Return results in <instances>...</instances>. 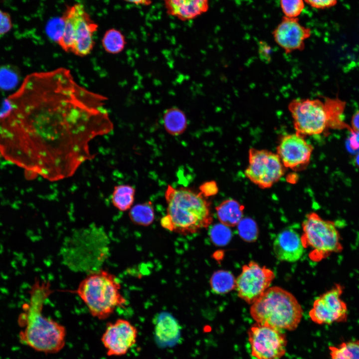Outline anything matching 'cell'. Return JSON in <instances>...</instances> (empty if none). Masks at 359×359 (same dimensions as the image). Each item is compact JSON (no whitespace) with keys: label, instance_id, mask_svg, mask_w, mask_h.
<instances>
[{"label":"cell","instance_id":"e0dca14e","mask_svg":"<svg viewBox=\"0 0 359 359\" xmlns=\"http://www.w3.org/2000/svg\"><path fill=\"white\" fill-rule=\"evenodd\" d=\"M167 14L185 21L206 12L209 0H162Z\"/></svg>","mask_w":359,"mask_h":359},{"label":"cell","instance_id":"7c38bea8","mask_svg":"<svg viewBox=\"0 0 359 359\" xmlns=\"http://www.w3.org/2000/svg\"><path fill=\"white\" fill-rule=\"evenodd\" d=\"M344 290L343 285L336 283L317 298L309 313L311 320L318 325L346 322L349 311L347 303L342 299Z\"/></svg>","mask_w":359,"mask_h":359},{"label":"cell","instance_id":"83f0119b","mask_svg":"<svg viewBox=\"0 0 359 359\" xmlns=\"http://www.w3.org/2000/svg\"><path fill=\"white\" fill-rule=\"evenodd\" d=\"M209 234L212 242L219 246L228 243L232 236L229 227L221 223L213 225L210 228Z\"/></svg>","mask_w":359,"mask_h":359},{"label":"cell","instance_id":"cb8c5ba5","mask_svg":"<svg viewBox=\"0 0 359 359\" xmlns=\"http://www.w3.org/2000/svg\"><path fill=\"white\" fill-rule=\"evenodd\" d=\"M127 44L125 35L116 28L107 30L102 38V45L106 52L112 54H117L122 52Z\"/></svg>","mask_w":359,"mask_h":359},{"label":"cell","instance_id":"52a82bcc","mask_svg":"<svg viewBox=\"0 0 359 359\" xmlns=\"http://www.w3.org/2000/svg\"><path fill=\"white\" fill-rule=\"evenodd\" d=\"M302 241L305 248L311 249L309 256L312 260L320 261L343 251L341 235L334 221L310 212L302 223Z\"/></svg>","mask_w":359,"mask_h":359},{"label":"cell","instance_id":"ba28073f","mask_svg":"<svg viewBox=\"0 0 359 359\" xmlns=\"http://www.w3.org/2000/svg\"><path fill=\"white\" fill-rule=\"evenodd\" d=\"M288 109L296 133L301 136L319 135L329 129L324 103L320 100L295 99Z\"/></svg>","mask_w":359,"mask_h":359},{"label":"cell","instance_id":"484cf974","mask_svg":"<svg viewBox=\"0 0 359 359\" xmlns=\"http://www.w3.org/2000/svg\"><path fill=\"white\" fill-rule=\"evenodd\" d=\"M235 281L229 271L218 270L213 273L210 280L211 290L217 294L227 293L235 289Z\"/></svg>","mask_w":359,"mask_h":359},{"label":"cell","instance_id":"ac0fdd59","mask_svg":"<svg viewBox=\"0 0 359 359\" xmlns=\"http://www.w3.org/2000/svg\"><path fill=\"white\" fill-rule=\"evenodd\" d=\"M155 333L156 341L164 346L175 344L180 337V327L170 314L162 312L155 320Z\"/></svg>","mask_w":359,"mask_h":359},{"label":"cell","instance_id":"8d00e7d4","mask_svg":"<svg viewBox=\"0 0 359 359\" xmlns=\"http://www.w3.org/2000/svg\"><path fill=\"white\" fill-rule=\"evenodd\" d=\"M126 2L133 3L137 5L148 6L151 4V0H123Z\"/></svg>","mask_w":359,"mask_h":359},{"label":"cell","instance_id":"7402d4cb","mask_svg":"<svg viewBox=\"0 0 359 359\" xmlns=\"http://www.w3.org/2000/svg\"><path fill=\"white\" fill-rule=\"evenodd\" d=\"M136 190L129 184H119L114 187L111 195L113 205L120 211L130 210L134 201Z\"/></svg>","mask_w":359,"mask_h":359},{"label":"cell","instance_id":"277c9868","mask_svg":"<svg viewBox=\"0 0 359 359\" xmlns=\"http://www.w3.org/2000/svg\"><path fill=\"white\" fill-rule=\"evenodd\" d=\"M121 290L115 275L98 269L89 273L71 292L80 298L92 317L102 320L109 318L117 308L125 305L126 300Z\"/></svg>","mask_w":359,"mask_h":359},{"label":"cell","instance_id":"44dd1931","mask_svg":"<svg viewBox=\"0 0 359 359\" xmlns=\"http://www.w3.org/2000/svg\"><path fill=\"white\" fill-rule=\"evenodd\" d=\"M164 127L171 135L177 136L183 134L187 129L188 121L184 112L174 106L165 110L163 115Z\"/></svg>","mask_w":359,"mask_h":359},{"label":"cell","instance_id":"4dcf8cb0","mask_svg":"<svg viewBox=\"0 0 359 359\" xmlns=\"http://www.w3.org/2000/svg\"><path fill=\"white\" fill-rule=\"evenodd\" d=\"M12 25L9 13L0 8V36L8 33L12 29Z\"/></svg>","mask_w":359,"mask_h":359},{"label":"cell","instance_id":"e575fe53","mask_svg":"<svg viewBox=\"0 0 359 359\" xmlns=\"http://www.w3.org/2000/svg\"><path fill=\"white\" fill-rule=\"evenodd\" d=\"M351 127L354 132L359 133V110L353 114L351 119Z\"/></svg>","mask_w":359,"mask_h":359},{"label":"cell","instance_id":"4316f807","mask_svg":"<svg viewBox=\"0 0 359 359\" xmlns=\"http://www.w3.org/2000/svg\"><path fill=\"white\" fill-rule=\"evenodd\" d=\"M237 226L239 235L243 240L253 242L257 239L258 234V227L252 219L242 218Z\"/></svg>","mask_w":359,"mask_h":359},{"label":"cell","instance_id":"603a6c76","mask_svg":"<svg viewBox=\"0 0 359 359\" xmlns=\"http://www.w3.org/2000/svg\"><path fill=\"white\" fill-rule=\"evenodd\" d=\"M129 216L131 221L136 225L149 226L155 219L153 203L148 201L135 205L129 210Z\"/></svg>","mask_w":359,"mask_h":359},{"label":"cell","instance_id":"ffe728a7","mask_svg":"<svg viewBox=\"0 0 359 359\" xmlns=\"http://www.w3.org/2000/svg\"><path fill=\"white\" fill-rule=\"evenodd\" d=\"M326 112L329 129L335 130L347 129L351 134L355 133L351 127L345 123L342 116L346 103L337 98H326L324 102Z\"/></svg>","mask_w":359,"mask_h":359},{"label":"cell","instance_id":"9a60e30c","mask_svg":"<svg viewBox=\"0 0 359 359\" xmlns=\"http://www.w3.org/2000/svg\"><path fill=\"white\" fill-rule=\"evenodd\" d=\"M272 34L276 43L289 54L304 50L306 40L311 35V30L302 25L298 17L283 16Z\"/></svg>","mask_w":359,"mask_h":359},{"label":"cell","instance_id":"d6986e66","mask_svg":"<svg viewBox=\"0 0 359 359\" xmlns=\"http://www.w3.org/2000/svg\"><path fill=\"white\" fill-rule=\"evenodd\" d=\"M244 206L233 199L222 201L215 207L220 222L228 227L237 225L243 218Z\"/></svg>","mask_w":359,"mask_h":359},{"label":"cell","instance_id":"5bb4252c","mask_svg":"<svg viewBox=\"0 0 359 359\" xmlns=\"http://www.w3.org/2000/svg\"><path fill=\"white\" fill-rule=\"evenodd\" d=\"M313 147L297 133L287 134L280 141L277 154L285 168L295 170L310 162Z\"/></svg>","mask_w":359,"mask_h":359},{"label":"cell","instance_id":"4fadbf2b","mask_svg":"<svg viewBox=\"0 0 359 359\" xmlns=\"http://www.w3.org/2000/svg\"><path fill=\"white\" fill-rule=\"evenodd\" d=\"M138 330L129 321L118 319L108 323L101 338V342L109 357L126 354L136 344Z\"/></svg>","mask_w":359,"mask_h":359},{"label":"cell","instance_id":"1f68e13d","mask_svg":"<svg viewBox=\"0 0 359 359\" xmlns=\"http://www.w3.org/2000/svg\"><path fill=\"white\" fill-rule=\"evenodd\" d=\"M199 192L204 197L215 195L218 192V187L215 180L204 182L199 187Z\"/></svg>","mask_w":359,"mask_h":359},{"label":"cell","instance_id":"8fae6325","mask_svg":"<svg viewBox=\"0 0 359 359\" xmlns=\"http://www.w3.org/2000/svg\"><path fill=\"white\" fill-rule=\"evenodd\" d=\"M275 278L273 270L251 261L243 266L235 289L241 299L251 305L270 287Z\"/></svg>","mask_w":359,"mask_h":359},{"label":"cell","instance_id":"d590c367","mask_svg":"<svg viewBox=\"0 0 359 359\" xmlns=\"http://www.w3.org/2000/svg\"><path fill=\"white\" fill-rule=\"evenodd\" d=\"M350 144L351 148L354 150H357L359 148V133H354L351 134L350 138Z\"/></svg>","mask_w":359,"mask_h":359},{"label":"cell","instance_id":"d4e9b609","mask_svg":"<svg viewBox=\"0 0 359 359\" xmlns=\"http://www.w3.org/2000/svg\"><path fill=\"white\" fill-rule=\"evenodd\" d=\"M331 359H359V340H351L329 347Z\"/></svg>","mask_w":359,"mask_h":359},{"label":"cell","instance_id":"f546056e","mask_svg":"<svg viewBox=\"0 0 359 359\" xmlns=\"http://www.w3.org/2000/svg\"><path fill=\"white\" fill-rule=\"evenodd\" d=\"M18 74L16 71L9 66L0 68V88L10 89L18 82Z\"/></svg>","mask_w":359,"mask_h":359},{"label":"cell","instance_id":"9c48e42d","mask_svg":"<svg viewBox=\"0 0 359 359\" xmlns=\"http://www.w3.org/2000/svg\"><path fill=\"white\" fill-rule=\"evenodd\" d=\"M248 162L245 175L260 188L271 187L284 174V167L279 156L271 151L251 148Z\"/></svg>","mask_w":359,"mask_h":359},{"label":"cell","instance_id":"8992f818","mask_svg":"<svg viewBox=\"0 0 359 359\" xmlns=\"http://www.w3.org/2000/svg\"><path fill=\"white\" fill-rule=\"evenodd\" d=\"M60 19L62 27L56 42L60 48L79 57L90 54L95 45L93 35L99 25L84 5L81 3L67 5Z\"/></svg>","mask_w":359,"mask_h":359},{"label":"cell","instance_id":"5b68a950","mask_svg":"<svg viewBox=\"0 0 359 359\" xmlns=\"http://www.w3.org/2000/svg\"><path fill=\"white\" fill-rule=\"evenodd\" d=\"M250 313L256 323L281 330L293 331L300 324L303 310L291 293L281 287L273 286L251 304Z\"/></svg>","mask_w":359,"mask_h":359},{"label":"cell","instance_id":"d6a6232c","mask_svg":"<svg viewBox=\"0 0 359 359\" xmlns=\"http://www.w3.org/2000/svg\"><path fill=\"white\" fill-rule=\"evenodd\" d=\"M311 7L317 9H325L336 5L338 0H304Z\"/></svg>","mask_w":359,"mask_h":359},{"label":"cell","instance_id":"836d02e7","mask_svg":"<svg viewBox=\"0 0 359 359\" xmlns=\"http://www.w3.org/2000/svg\"><path fill=\"white\" fill-rule=\"evenodd\" d=\"M160 223L163 228L170 231H174L173 223L169 215L167 214L166 215L163 216L161 219Z\"/></svg>","mask_w":359,"mask_h":359},{"label":"cell","instance_id":"30bf717a","mask_svg":"<svg viewBox=\"0 0 359 359\" xmlns=\"http://www.w3.org/2000/svg\"><path fill=\"white\" fill-rule=\"evenodd\" d=\"M282 330L258 323L248 332L251 355L255 359H280L286 351L287 341Z\"/></svg>","mask_w":359,"mask_h":359},{"label":"cell","instance_id":"3957f363","mask_svg":"<svg viewBox=\"0 0 359 359\" xmlns=\"http://www.w3.org/2000/svg\"><path fill=\"white\" fill-rule=\"evenodd\" d=\"M165 197L173 231L182 235L193 234L212 223L210 203L200 192L185 187L174 188L169 184Z\"/></svg>","mask_w":359,"mask_h":359},{"label":"cell","instance_id":"7a4b0ae2","mask_svg":"<svg viewBox=\"0 0 359 359\" xmlns=\"http://www.w3.org/2000/svg\"><path fill=\"white\" fill-rule=\"evenodd\" d=\"M52 293L50 285L45 281H36L30 292L29 300L24 306L19 323L23 329L20 332L21 343L33 350L44 354H54L65 347V327L42 313L44 303Z\"/></svg>","mask_w":359,"mask_h":359},{"label":"cell","instance_id":"2e32d148","mask_svg":"<svg viewBox=\"0 0 359 359\" xmlns=\"http://www.w3.org/2000/svg\"><path fill=\"white\" fill-rule=\"evenodd\" d=\"M305 249L301 235L292 228L284 229L279 233L273 243L274 255L281 261H297L302 256Z\"/></svg>","mask_w":359,"mask_h":359},{"label":"cell","instance_id":"f1b7e54d","mask_svg":"<svg viewBox=\"0 0 359 359\" xmlns=\"http://www.w3.org/2000/svg\"><path fill=\"white\" fill-rule=\"evenodd\" d=\"M280 6L285 16L298 17L305 7L304 0H280Z\"/></svg>","mask_w":359,"mask_h":359},{"label":"cell","instance_id":"6da1fadb","mask_svg":"<svg viewBox=\"0 0 359 359\" xmlns=\"http://www.w3.org/2000/svg\"><path fill=\"white\" fill-rule=\"evenodd\" d=\"M107 101L66 68L31 73L4 101L0 148H20V165L48 180L71 177L94 158L91 141L114 129Z\"/></svg>","mask_w":359,"mask_h":359}]
</instances>
